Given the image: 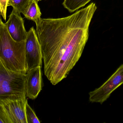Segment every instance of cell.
<instances>
[{
	"instance_id": "obj_13",
	"label": "cell",
	"mask_w": 123,
	"mask_h": 123,
	"mask_svg": "<svg viewBox=\"0 0 123 123\" xmlns=\"http://www.w3.org/2000/svg\"><path fill=\"white\" fill-rule=\"evenodd\" d=\"M8 0H0V15L4 20H6V11Z\"/></svg>"
},
{
	"instance_id": "obj_14",
	"label": "cell",
	"mask_w": 123,
	"mask_h": 123,
	"mask_svg": "<svg viewBox=\"0 0 123 123\" xmlns=\"http://www.w3.org/2000/svg\"><path fill=\"white\" fill-rule=\"evenodd\" d=\"M0 123H11L3 107L0 105Z\"/></svg>"
},
{
	"instance_id": "obj_8",
	"label": "cell",
	"mask_w": 123,
	"mask_h": 123,
	"mask_svg": "<svg viewBox=\"0 0 123 123\" xmlns=\"http://www.w3.org/2000/svg\"><path fill=\"white\" fill-rule=\"evenodd\" d=\"M26 98L12 100L2 105L11 123H27L26 116Z\"/></svg>"
},
{
	"instance_id": "obj_9",
	"label": "cell",
	"mask_w": 123,
	"mask_h": 123,
	"mask_svg": "<svg viewBox=\"0 0 123 123\" xmlns=\"http://www.w3.org/2000/svg\"><path fill=\"white\" fill-rule=\"evenodd\" d=\"M37 0H32L29 6L23 14L27 19L34 21L36 25L39 23L42 18L40 9Z\"/></svg>"
},
{
	"instance_id": "obj_1",
	"label": "cell",
	"mask_w": 123,
	"mask_h": 123,
	"mask_svg": "<svg viewBox=\"0 0 123 123\" xmlns=\"http://www.w3.org/2000/svg\"><path fill=\"white\" fill-rule=\"evenodd\" d=\"M97 8L92 3L68 16L41 19L36 25L45 75L53 85L66 78L81 58Z\"/></svg>"
},
{
	"instance_id": "obj_2",
	"label": "cell",
	"mask_w": 123,
	"mask_h": 123,
	"mask_svg": "<svg viewBox=\"0 0 123 123\" xmlns=\"http://www.w3.org/2000/svg\"><path fill=\"white\" fill-rule=\"evenodd\" d=\"M0 61L8 70L25 74L27 73L25 40H14L3 22L0 24Z\"/></svg>"
},
{
	"instance_id": "obj_3",
	"label": "cell",
	"mask_w": 123,
	"mask_h": 123,
	"mask_svg": "<svg viewBox=\"0 0 123 123\" xmlns=\"http://www.w3.org/2000/svg\"><path fill=\"white\" fill-rule=\"evenodd\" d=\"M26 97V74L8 70L0 61V105Z\"/></svg>"
},
{
	"instance_id": "obj_16",
	"label": "cell",
	"mask_w": 123,
	"mask_h": 123,
	"mask_svg": "<svg viewBox=\"0 0 123 123\" xmlns=\"http://www.w3.org/2000/svg\"><path fill=\"white\" fill-rule=\"evenodd\" d=\"M37 0L38 1H40L41 0Z\"/></svg>"
},
{
	"instance_id": "obj_11",
	"label": "cell",
	"mask_w": 123,
	"mask_h": 123,
	"mask_svg": "<svg viewBox=\"0 0 123 123\" xmlns=\"http://www.w3.org/2000/svg\"><path fill=\"white\" fill-rule=\"evenodd\" d=\"M32 0H8V6H11L18 13H24L27 8Z\"/></svg>"
},
{
	"instance_id": "obj_6",
	"label": "cell",
	"mask_w": 123,
	"mask_h": 123,
	"mask_svg": "<svg viewBox=\"0 0 123 123\" xmlns=\"http://www.w3.org/2000/svg\"><path fill=\"white\" fill-rule=\"evenodd\" d=\"M5 24L10 36L14 40L19 42L26 40L27 32L25 29L24 20L20 14L13 9Z\"/></svg>"
},
{
	"instance_id": "obj_12",
	"label": "cell",
	"mask_w": 123,
	"mask_h": 123,
	"mask_svg": "<svg viewBox=\"0 0 123 123\" xmlns=\"http://www.w3.org/2000/svg\"><path fill=\"white\" fill-rule=\"evenodd\" d=\"M25 112L27 123H40L35 113L29 105L27 102L26 104Z\"/></svg>"
},
{
	"instance_id": "obj_7",
	"label": "cell",
	"mask_w": 123,
	"mask_h": 123,
	"mask_svg": "<svg viewBox=\"0 0 123 123\" xmlns=\"http://www.w3.org/2000/svg\"><path fill=\"white\" fill-rule=\"evenodd\" d=\"M42 90L41 66L33 68L26 74V97L34 100L37 98Z\"/></svg>"
},
{
	"instance_id": "obj_4",
	"label": "cell",
	"mask_w": 123,
	"mask_h": 123,
	"mask_svg": "<svg viewBox=\"0 0 123 123\" xmlns=\"http://www.w3.org/2000/svg\"><path fill=\"white\" fill-rule=\"evenodd\" d=\"M123 84V64L100 87L89 93L90 102L102 104L112 93Z\"/></svg>"
},
{
	"instance_id": "obj_10",
	"label": "cell",
	"mask_w": 123,
	"mask_h": 123,
	"mask_svg": "<svg viewBox=\"0 0 123 123\" xmlns=\"http://www.w3.org/2000/svg\"><path fill=\"white\" fill-rule=\"evenodd\" d=\"M92 0H64L63 6L70 12H74L85 6Z\"/></svg>"
},
{
	"instance_id": "obj_5",
	"label": "cell",
	"mask_w": 123,
	"mask_h": 123,
	"mask_svg": "<svg viewBox=\"0 0 123 123\" xmlns=\"http://www.w3.org/2000/svg\"><path fill=\"white\" fill-rule=\"evenodd\" d=\"M26 57L27 71L42 65L43 55L38 36L33 27L27 32L25 40Z\"/></svg>"
},
{
	"instance_id": "obj_15",
	"label": "cell",
	"mask_w": 123,
	"mask_h": 123,
	"mask_svg": "<svg viewBox=\"0 0 123 123\" xmlns=\"http://www.w3.org/2000/svg\"><path fill=\"white\" fill-rule=\"evenodd\" d=\"M3 22L2 20H1V18L0 15V24H1V23H3Z\"/></svg>"
}]
</instances>
